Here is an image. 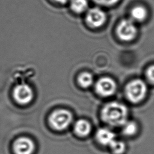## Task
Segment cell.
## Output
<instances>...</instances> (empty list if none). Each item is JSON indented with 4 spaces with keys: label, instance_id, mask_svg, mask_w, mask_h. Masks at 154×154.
I'll return each instance as SVG.
<instances>
[{
    "label": "cell",
    "instance_id": "1",
    "mask_svg": "<svg viewBox=\"0 0 154 154\" xmlns=\"http://www.w3.org/2000/svg\"><path fill=\"white\" fill-rule=\"evenodd\" d=\"M128 111L122 103L112 102L106 104L102 109L101 117L103 121L112 126H123L127 122Z\"/></svg>",
    "mask_w": 154,
    "mask_h": 154
},
{
    "label": "cell",
    "instance_id": "2",
    "mask_svg": "<svg viewBox=\"0 0 154 154\" xmlns=\"http://www.w3.org/2000/svg\"><path fill=\"white\" fill-rule=\"evenodd\" d=\"M146 93V84L144 81L138 79L129 82L125 88V93L128 99L133 103L141 101L145 97Z\"/></svg>",
    "mask_w": 154,
    "mask_h": 154
},
{
    "label": "cell",
    "instance_id": "3",
    "mask_svg": "<svg viewBox=\"0 0 154 154\" xmlns=\"http://www.w3.org/2000/svg\"><path fill=\"white\" fill-rule=\"evenodd\" d=\"M72 113L64 109H59L52 112L49 117L51 126L57 131L66 129L72 121Z\"/></svg>",
    "mask_w": 154,
    "mask_h": 154
},
{
    "label": "cell",
    "instance_id": "4",
    "mask_svg": "<svg viewBox=\"0 0 154 154\" xmlns=\"http://www.w3.org/2000/svg\"><path fill=\"white\" fill-rule=\"evenodd\" d=\"M116 33L118 37L125 42L132 40L137 35V28L131 19L122 20L117 25Z\"/></svg>",
    "mask_w": 154,
    "mask_h": 154
},
{
    "label": "cell",
    "instance_id": "5",
    "mask_svg": "<svg viewBox=\"0 0 154 154\" xmlns=\"http://www.w3.org/2000/svg\"><path fill=\"white\" fill-rule=\"evenodd\" d=\"M106 14L105 12L99 7H94L87 11L85 22L92 28H100L105 23Z\"/></svg>",
    "mask_w": 154,
    "mask_h": 154
},
{
    "label": "cell",
    "instance_id": "6",
    "mask_svg": "<svg viewBox=\"0 0 154 154\" xmlns=\"http://www.w3.org/2000/svg\"><path fill=\"white\" fill-rule=\"evenodd\" d=\"M13 97L14 100L20 104H27L31 102L34 97L32 89L26 84H21L16 85L13 90Z\"/></svg>",
    "mask_w": 154,
    "mask_h": 154
},
{
    "label": "cell",
    "instance_id": "7",
    "mask_svg": "<svg viewBox=\"0 0 154 154\" xmlns=\"http://www.w3.org/2000/svg\"><path fill=\"white\" fill-rule=\"evenodd\" d=\"M95 90L96 93L100 96L106 97L114 94L116 90V84L115 81L107 77L99 79L96 85Z\"/></svg>",
    "mask_w": 154,
    "mask_h": 154
},
{
    "label": "cell",
    "instance_id": "8",
    "mask_svg": "<svg viewBox=\"0 0 154 154\" xmlns=\"http://www.w3.org/2000/svg\"><path fill=\"white\" fill-rule=\"evenodd\" d=\"M13 149L15 154H32L35 150V145L31 139L22 137L16 140Z\"/></svg>",
    "mask_w": 154,
    "mask_h": 154
},
{
    "label": "cell",
    "instance_id": "9",
    "mask_svg": "<svg viewBox=\"0 0 154 154\" xmlns=\"http://www.w3.org/2000/svg\"><path fill=\"white\" fill-rule=\"evenodd\" d=\"M96 138L98 143L103 146H109L115 140V134L107 128L99 129L96 134Z\"/></svg>",
    "mask_w": 154,
    "mask_h": 154
},
{
    "label": "cell",
    "instance_id": "10",
    "mask_svg": "<svg viewBox=\"0 0 154 154\" xmlns=\"http://www.w3.org/2000/svg\"><path fill=\"white\" fill-rule=\"evenodd\" d=\"M91 129V126L90 123L83 119H80L78 120L74 126V130L75 133L79 137H85L88 135Z\"/></svg>",
    "mask_w": 154,
    "mask_h": 154
},
{
    "label": "cell",
    "instance_id": "11",
    "mask_svg": "<svg viewBox=\"0 0 154 154\" xmlns=\"http://www.w3.org/2000/svg\"><path fill=\"white\" fill-rule=\"evenodd\" d=\"M131 19L134 22L144 21L147 16L146 8L142 5H137L133 7L130 12Z\"/></svg>",
    "mask_w": 154,
    "mask_h": 154
},
{
    "label": "cell",
    "instance_id": "12",
    "mask_svg": "<svg viewBox=\"0 0 154 154\" xmlns=\"http://www.w3.org/2000/svg\"><path fill=\"white\" fill-rule=\"evenodd\" d=\"M88 2L87 0H70V8L73 12L81 14L87 10Z\"/></svg>",
    "mask_w": 154,
    "mask_h": 154
},
{
    "label": "cell",
    "instance_id": "13",
    "mask_svg": "<svg viewBox=\"0 0 154 154\" xmlns=\"http://www.w3.org/2000/svg\"><path fill=\"white\" fill-rule=\"evenodd\" d=\"M79 85L83 88H87L91 86L93 82V77L92 75L88 72L81 73L78 78Z\"/></svg>",
    "mask_w": 154,
    "mask_h": 154
},
{
    "label": "cell",
    "instance_id": "14",
    "mask_svg": "<svg viewBox=\"0 0 154 154\" xmlns=\"http://www.w3.org/2000/svg\"><path fill=\"white\" fill-rule=\"evenodd\" d=\"M109 147L113 154H123L126 150L125 143L123 141L116 139L109 146Z\"/></svg>",
    "mask_w": 154,
    "mask_h": 154
},
{
    "label": "cell",
    "instance_id": "15",
    "mask_svg": "<svg viewBox=\"0 0 154 154\" xmlns=\"http://www.w3.org/2000/svg\"><path fill=\"white\" fill-rule=\"evenodd\" d=\"M123 126V132L126 135L132 136L137 131V125L134 122H126Z\"/></svg>",
    "mask_w": 154,
    "mask_h": 154
},
{
    "label": "cell",
    "instance_id": "16",
    "mask_svg": "<svg viewBox=\"0 0 154 154\" xmlns=\"http://www.w3.org/2000/svg\"><path fill=\"white\" fill-rule=\"evenodd\" d=\"M94 2L96 4L105 6V7H111L116 4L119 0H93Z\"/></svg>",
    "mask_w": 154,
    "mask_h": 154
},
{
    "label": "cell",
    "instance_id": "17",
    "mask_svg": "<svg viewBox=\"0 0 154 154\" xmlns=\"http://www.w3.org/2000/svg\"><path fill=\"white\" fill-rule=\"evenodd\" d=\"M146 76L148 80L154 84V65L149 66L146 70Z\"/></svg>",
    "mask_w": 154,
    "mask_h": 154
},
{
    "label": "cell",
    "instance_id": "18",
    "mask_svg": "<svg viewBox=\"0 0 154 154\" xmlns=\"http://www.w3.org/2000/svg\"><path fill=\"white\" fill-rule=\"evenodd\" d=\"M54 2L60 4H66L67 2H69V0H52Z\"/></svg>",
    "mask_w": 154,
    "mask_h": 154
}]
</instances>
